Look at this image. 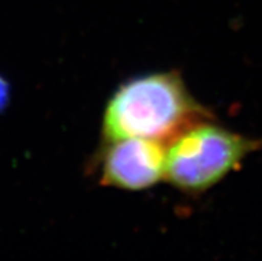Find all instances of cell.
<instances>
[{"label": "cell", "instance_id": "obj_1", "mask_svg": "<svg viewBox=\"0 0 262 261\" xmlns=\"http://www.w3.org/2000/svg\"><path fill=\"white\" fill-rule=\"evenodd\" d=\"M210 117L179 71L146 73L121 84L106 102L101 142L141 137L166 144L193 123Z\"/></svg>", "mask_w": 262, "mask_h": 261}, {"label": "cell", "instance_id": "obj_2", "mask_svg": "<svg viewBox=\"0 0 262 261\" xmlns=\"http://www.w3.org/2000/svg\"><path fill=\"white\" fill-rule=\"evenodd\" d=\"M261 148L262 139L234 132L214 117L200 120L166 143L164 180L186 195H203Z\"/></svg>", "mask_w": 262, "mask_h": 261}, {"label": "cell", "instance_id": "obj_3", "mask_svg": "<svg viewBox=\"0 0 262 261\" xmlns=\"http://www.w3.org/2000/svg\"><path fill=\"white\" fill-rule=\"evenodd\" d=\"M166 144L141 137L101 142L95 159L99 184L123 191H145L165 177Z\"/></svg>", "mask_w": 262, "mask_h": 261}, {"label": "cell", "instance_id": "obj_4", "mask_svg": "<svg viewBox=\"0 0 262 261\" xmlns=\"http://www.w3.org/2000/svg\"><path fill=\"white\" fill-rule=\"evenodd\" d=\"M8 100H10V87L7 80L0 76V112L6 108Z\"/></svg>", "mask_w": 262, "mask_h": 261}]
</instances>
